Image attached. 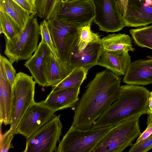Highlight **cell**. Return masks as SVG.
<instances>
[{"label":"cell","mask_w":152,"mask_h":152,"mask_svg":"<svg viewBox=\"0 0 152 152\" xmlns=\"http://www.w3.org/2000/svg\"><path fill=\"white\" fill-rule=\"evenodd\" d=\"M60 116L56 115L26 138V148L23 152H56L57 143L62 135L63 126Z\"/></svg>","instance_id":"ba28073f"},{"label":"cell","mask_w":152,"mask_h":152,"mask_svg":"<svg viewBox=\"0 0 152 152\" xmlns=\"http://www.w3.org/2000/svg\"><path fill=\"white\" fill-rule=\"evenodd\" d=\"M152 148V134L138 143L132 145L129 152H146Z\"/></svg>","instance_id":"83f0119b"},{"label":"cell","mask_w":152,"mask_h":152,"mask_svg":"<svg viewBox=\"0 0 152 152\" xmlns=\"http://www.w3.org/2000/svg\"><path fill=\"white\" fill-rule=\"evenodd\" d=\"M77 0H62V2H68V1H75Z\"/></svg>","instance_id":"e575fe53"},{"label":"cell","mask_w":152,"mask_h":152,"mask_svg":"<svg viewBox=\"0 0 152 152\" xmlns=\"http://www.w3.org/2000/svg\"><path fill=\"white\" fill-rule=\"evenodd\" d=\"M62 3V0H35L36 15L47 21L55 18Z\"/></svg>","instance_id":"7402d4cb"},{"label":"cell","mask_w":152,"mask_h":152,"mask_svg":"<svg viewBox=\"0 0 152 152\" xmlns=\"http://www.w3.org/2000/svg\"><path fill=\"white\" fill-rule=\"evenodd\" d=\"M52 53L49 48L41 42L33 55L26 61L24 66L30 71L36 83L47 87L44 74V65L47 58Z\"/></svg>","instance_id":"2e32d148"},{"label":"cell","mask_w":152,"mask_h":152,"mask_svg":"<svg viewBox=\"0 0 152 152\" xmlns=\"http://www.w3.org/2000/svg\"><path fill=\"white\" fill-rule=\"evenodd\" d=\"M150 92L133 85L120 87L118 98L94 123L91 128L115 126L137 116L147 114Z\"/></svg>","instance_id":"7a4b0ae2"},{"label":"cell","mask_w":152,"mask_h":152,"mask_svg":"<svg viewBox=\"0 0 152 152\" xmlns=\"http://www.w3.org/2000/svg\"><path fill=\"white\" fill-rule=\"evenodd\" d=\"M95 16L94 8L91 0H77L62 2L56 17L85 25L92 23Z\"/></svg>","instance_id":"8fae6325"},{"label":"cell","mask_w":152,"mask_h":152,"mask_svg":"<svg viewBox=\"0 0 152 152\" xmlns=\"http://www.w3.org/2000/svg\"><path fill=\"white\" fill-rule=\"evenodd\" d=\"M137 116L115 125L99 142L93 152H122L141 134Z\"/></svg>","instance_id":"277c9868"},{"label":"cell","mask_w":152,"mask_h":152,"mask_svg":"<svg viewBox=\"0 0 152 152\" xmlns=\"http://www.w3.org/2000/svg\"><path fill=\"white\" fill-rule=\"evenodd\" d=\"M94 8L93 22L100 31H119L125 27L123 17L118 5V0H91Z\"/></svg>","instance_id":"9c48e42d"},{"label":"cell","mask_w":152,"mask_h":152,"mask_svg":"<svg viewBox=\"0 0 152 152\" xmlns=\"http://www.w3.org/2000/svg\"><path fill=\"white\" fill-rule=\"evenodd\" d=\"M0 58L2 60L7 76L12 88L16 74V70L9 60L1 55Z\"/></svg>","instance_id":"f546056e"},{"label":"cell","mask_w":152,"mask_h":152,"mask_svg":"<svg viewBox=\"0 0 152 152\" xmlns=\"http://www.w3.org/2000/svg\"><path fill=\"white\" fill-rule=\"evenodd\" d=\"M135 61L130 64L123 81L133 85L152 84V57Z\"/></svg>","instance_id":"5bb4252c"},{"label":"cell","mask_w":152,"mask_h":152,"mask_svg":"<svg viewBox=\"0 0 152 152\" xmlns=\"http://www.w3.org/2000/svg\"><path fill=\"white\" fill-rule=\"evenodd\" d=\"M150 97H152V91L150 92Z\"/></svg>","instance_id":"d590c367"},{"label":"cell","mask_w":152,"mask_h":152,"mask_svg":"<svg viewBox=\"0 0 152 152\" xmlns=\"http://www.w3.org/2000/svg\"><path fill=\"white\" fill-rule=\"evenodd\" d=\"M88 70L78 67L73 69L69 74L56 86L52 87V91L74 87H80L83 82L87 77Z\"/></svg>","instance_id":"603a6c76"},{"label":"cell","mask_w":152,"mask_h":152,"mask_svg":"<svg viewBox=\"0 0 152 152\" xmlns=\"http://www.w3.org/2000/svg\"><path fill=\"white\" fill-rule=\"evenodd\" d=\"M30 1H31L32 2L34 3V4L35 2V0H29Z\"/></svg>","instance_id":"8d00e7d4"},{"label":"cell","mask_w":152,"mask_h":152,"mask_svg":"<svg viewBox=\"0 0 152 152\" xmlns=\"http://www.w3.org/2000/svg\"><path fill=\"white\" fill-rule=\"evenodd\" d=\"M35 16L31 15L25 27L18 35L10 39L5 37L4 53L12 64L28 59L37 47L39 25Z\"/></svg>","instance_id":"3957f363"},{"label":"cell","mask_w":152,"mask_h":152,"mask_svg":"<svg viewBox=\"0 0 152 152\" xmlns=\"http://www.w3.org/2000/svg\"><path fill=\"white\" fill-rule=\"evenodd\" d=\"M147 126L146 129L139 136L135 143H137L147 138L152 134V111L148 109L147 113Z\"/></svg>","instance_id":"4dcf8cb0"},{"label":"cell","mask_w":152,"mask_h":152,"mask_svg":"<svg viewBox=\"0 0 152 152\" xmlns=\"http://www.w3.org/2000/svg\"><path fill=\"white\" fill-rule=\"evenodd\" d=\"M125 26H145L152 23V3L151 0H129L125 15Z\"/></svg>","instance_id":"4fadbf2b"},{"label":"cell","mask_w":152,"mask_h":152,"mask_svg":"<svg viewBox=\"0 0 152 152\" xmlns=\"http://www.w3.org/2000/svg\"><path fill=\"white\" fill-rule=\"evenodd\" d=\"M114 126L82 130L71 126L59 142L56 152H93Z\"/></svg>","instance_id":"5b68a950"},{"label":"cell","mask_w":152,"mask_h":152,"mask_svg":"<svg viewBox=\"0 0 152 152\" xmlns=\"http://www.w3.org/2000/svg\"><path fill=\"white\" fill-rule=\"evenodd\" d=\"M73 69L52 53L46 58L44 74L47 87L56 86L72 71Z\"/></svg>","instance_id":"d6986e66"},{"label":"cell","mask_w":152,"mask_h":152,"mask_svg":"<svg viewBox=\"0 0 152 152\" xmlns=\"http://www.w3.org/2000/svg\"><path fill=\"white\" fill-rule=\"evenodd\" d=\"M0 10L10 16L22 29L25 27L31 15L12 0H0Z\"/></svg>","instance_id":"44dd1931"},{"label":"cell","mask_w":152,"mask_h":152,"mask_svg":"<svg viewBox=\"0 0 152 152\" xmlns=\"http://www.w3.org/2000/svg\"><path fill=\"white\" fill-rule=\"evenodd\" d=\"M103 49L109 51L124 50L133 52L132 40L128 35L124 34H110L102 39Z\"/></svg>","instance_id":"ffe728a7"},{"label":"cell","mask_w":152,"mask_h":152,"mask_svg":"<svg viewBox=\"0 0 152 152\" xmlns=\"http://www.w3.org/2000/svg\"><path fill=\"white\" fill-rule=\"evenodd\" d=\"M0 18V34L3 33L7 39L17 36L22 29L10 16L1 10Z\"/></svg>","instance_id":"484cf974"},{"label":"cell","mask_w":152,"mask_h":152,"mask_svg":"<svg viewBox=\"0 0 152 152\" xmlns=\"http://www.w3.org/2000/svg\"><path fill=\"white\" fill-rule=\"evenodd\" d=\"M130 33L136 45L152 49V25L131 29Z\"/></svg>","instance_id":"d4e9b609"},{"label":"cell","mask_w":152,"mask_h":152,"mask_svg":"<svg viewBox=\"0 0 152 152\" xmlns=\"http://www.w3.org/2000/svg\"><path fill=\"white\" fill-rule=\"evenodd\" d=\"M128 52L109 51L102 49L97 65L105 67L119 76L124 75L131 63Z\"/></svg>","instance_id":"9a60e30c"},{"label":"cell","mask_w":152,"mask_h":152,"mask_svg":"<svg viewBox=\"0 0 152 152\" xmlns=\"http://www.w3.org/2000/svg\"><path fill=\"white\" fill-rule=\"evenodd\" d=\"M92 23L81 26L78 29V36L76 41L79 52L83 50L89 44L102 42V39L98 34L91 30Z\"/></svg>","instance_id":"cb8c5ba5"},{"label":"cell","mask_w":152,"mask_h":152,"mask_svg":"<svg viewBox=\"0 0 152 152\" xmlns=\"http://www.w3.org/2000/svg\"><path fill=\"white\" fill-rule=\"evenodd\" d=\"M31 15H36V9L35 4L29 0H12Z\"/></svg>","instance_id":"1f68e13d"},{"label":"cell","mask_w":152,"mask_h":152,"mask_svg":"<svg viewBox=\"0 0 152 152\" xmlns=\"http://www.w3.org/2000/svg\"><path fill=\"white\" fill-rule=\"evenodd\" d=\"M80 88H71L54 92L51 91L43 101L44 102L47 106L56 112L74 107L79 100Z\"/></svg>","instance_id":"e0dca14e"},{"label":"cell","mask_w":152,"mask_h":152,"mask_svg":"<svg viewBox=\"0 0 152 152\" xmlns=\"http://www.w3.org/2000/svg\"><path fill=\"white\" fill-rule=\"evenodd\" d=\"M150 110L152 111V97H149L148 99V108Z\"/></svg>","instance_id":"836d02e7"},{"label":"cell","mask_w":152,"mask_h":152,"mask_svg":"<svg viewBox=\"0 0 152 152\" xmlns=\"http://www.w3.org/2000/svg\"><path fill=\"white\" fill-rule=\"evenodd\" d=\"M39 34L41 36V42L48 46L52 53L57 57L56 50L50 32L48 22L45 20H43L39 24Z\"/></svg>","instance_id":"4316f807"},{"label":"cell","mask_w":152,"mask_h":152,"mask_svg":"<svg viewBox=\"0 0 152 152\" xmlns=\"http://www.w3.org/2000/svg\"><path fill=\"white\" fill-rule=\"evenodd\" d=\"M102 49V42L93 43L89 44L83 50L79 52L75 40L70 50L67 64L73 69L82 67L88 70L97 65Z\"/></svg>","instance_id":"7c38bea8"},{"label":"cell","mask_w":152,"mask_h":152,"mask_svg":"<svg viewBox=\"0 0 152 152\" xmlns=\"http://www.w3.org/2000/svg\"><path fill=\"white\" fill-rule=\"evenodd\" d=\"M151 0V3H152V0Z\"/></svg>","instance_id":"74e56055"},{"label":"cell","mask_w":152,"mask_h":152,"mask_svg":"<svg viewBox=\"0 0 152 152\" xmlns=\"http://www.w3.org/2000/svg\"><path fill=\"white\" fill-rule=\"evenodd\" d=\"M12 102V88L0 58V122L5 126L11 123Z\"/></svg>","instance_id":"ac0fdd59"},{"label":"cell","mask_w":152,"mask_h":152,"mask_svg":"<svg viewBox=\"0 0 152 152\" xmlns=\"http://www.w3.org/2000/svg\"><path fill=\"white\" fill-rule=\"evenodd\" d=\"M129 1V0H118V5L123 17L125 15Z\"/></svg>","instance_id":"d6a6232c"},{"label":"cell","mask_w":152,"mask_h":152,"mask_svg":"<svg viewBox=\"0 0 152 152\" xmlns=\"http://www.w3.org/2000/svg\"><path fill=\"white\" fill-rule=\"evenodd\" d=\"M2 124L0 123V151L1 152H7L10 149L13 147L11 143L15 135L11 134L9 130L7 131L4 134H2L1 126Z\"/></svg>","instance_id":"f1b7e54d"},{"label":"cell","mask_w":152,"mask_h":152,"mask_svg":"<svg viewBox=\"0 0 152 152\" xmlns=\"http://www.w3.org/2000/svg\"><path fill=\"white\" fill-rule=\"evenodd\" d=\"M48 22L57 57L67 63L70 50L78 37V29L84 25L66 21L57 17Z\"/></svg>","instance_id":"52a82bcc"},{"label":"cell","mask_w":152,"mask_h":152,"mask_svg":"<svg viewBox=\"0 0 152 152\" xmlns=\"http://www.w3.org/2000/svg\"><path fill=\"white\" fill-rule=\"evenodd\" d=\"M121 80L107 69L97 73L76 105L72 126L82 130L91 128L117 99Z\"/></svg>","instance_id":"6da1fadb"},{"label":"cell","mask_w":152,"mask_h":152,"mask_svg":"<svg viewBox=\"0 0 152 152\" xmlns=\"http://www.w3.org/2000/svg\"><path fill=\"white\" fill-rule=\"evenodd\" d=\"M56 111L47 106L43 101L34 102L26 111L16 128L15 134H21L26 138L53 118Z\"/></svg>","instance_id":"30bf717a"},{"label":"cell","mask_w":152,"mask_h":152,"mask_svg":"<svg viewBox=\"0 0 152 152\" xmlns=\"http://www.w3.org/2000/svg\"><path fill=\"white\" fill-rule=\"evenodd\" d=\"M32 76L19 72L16 74L12 90V102L11 122L9 130L15 135L16 128L23 116L35 101L34 95L36 83Z\"/></svg>","instance_id":"8992f818"}]
</instances>
